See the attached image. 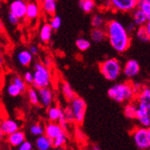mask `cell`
<instances>
[{"instance_id": "44dd1931", "label": "cell", "mask_w": 150, "mask_h": 150, "mask_svg": "<svg viewBox=\"0 0 150 150\" xmlns=\"http://www.w3.org/2000/svg\"><path fill=\"white\" fill-rule=\"evenodd\" d=\"M43 11L50 15V16H55L56 8H57V0H42L41 2Z\"/></svg>"}, {"instance_id": "d4e9b609", "label": "cell", "mask_w": 150, "mask_h": 150, "mask_svg": "<svg viewBox=\"0 0 150 150\" xmlns=\"http://www.w3.org/2000/svg\"><path fill=\"white\" fill-rule=\"evenodd\" d=\"M27 93H28V101L32 105H38L40 101V95L39 92L37 91L35 87H30L27 90Z\"/></svg>"}, {"instance_id": "8fae6325", "label": "cell", "mask_w": 150, "mask_h": 150, "mask_svg": "<svg viewBox=\"0 0 150 150\" xmlns=\"http://www.w3.org/2000/svg\"><path fill=\"white\" fill-rule=\"evenodd\" d=\"M140 66L136 59H129L127 61L123 68V72L127 78H133L139 73Z\"/></svg>"}, {"instance_id": "f546056e", "label": "cell", "mask_w": 150, "mask_h": 150, "mask_svg": "<svg viewBox=\"0 0 150 150\" xmlns=\"http://www.w3.org/2000/svg\"><path fill=\"white\" fill-rule=\"evenodd\" d=\"M29 131L33 136L40 137L45 134V126H43L41 124H34L30 126Z\"/></svg>"}, {"instance_id": "603a6c76", "label": "cell", "mask_w": 150, "mask_h": 150, "mask_svg": "<svg viewBox=\"0 0 150 150\" xmlns=\"http://www.w3.org/2000/svg\"><path fill=\"white\" fill-rule=\"evenodd\" d=\"M62 109L59 108L58 106H50L48 109L47 112V115H48V119L50 120V122H57L59 121V117H61V115L62 112Z\"/></svg>"}, {"instance_id": "9c48e42d", "label": "cell", "mask_w": 150, "mask_h": 150, "mask_svg": "<svg viewBox=\"0 0 150 150\" xmlns=\"http://www.w3.org/2000/svg\"><path fill=\"white\" fill-rule=\"evenodd\" d=\"M137 116L136 118L138 120L139 124L146 128L150 127V117H149V108L144 105L137 104Z\"/></svg>"}, {"instance_id": "ee69618b", "label": "cell", "mask_w": 150, "mask_h": 150, "mask_svg": "<svg viewBox=\"0 0 150 150\" xmlns=\"http://www.w3.org/2000/svg\"><path fill=\"white\" fill-rule=\"evenodd\" d=\"M145 28H146V31H147V33H148V35H149V38H150V20L147 21V23L145 25Z\"/></svg>"}, {"instance_id": "1f68e13d", "label": "cell", "mask_w": 150, "mask_h": 150, "mask_svg": "<svg viewBox=\"0 0 150 150\" xmlns=\"http://www.w3.org/2000/svg\"><path fill=\"white\" fill-rule=\"evenodd\" d=\"M75 43H76V47L81 51H85L91 47V43H90V41L87 40L86 39H83V38H80V39H78L76 40Z\"/></svg>"}, {"instance_id": "74e56055", "label": "cell", "mask_w": 150, "mask_h": 150, "mask_svg": "<svg viewBox=\"0 0 150 150\" xmlns=\"http://www.w3.org/2000/svg\"><path fill=\"white\" fill-rule=\"evenodd\" d=\"M7 19H8V22L13 25V26H18L19 24V18L17 17V16H15L14 14L8 12V15H7Z\"/></svg>"}, {"instance_id": "681fc988", "label": "cell", "mask_w": 150, "mask_h": 150, "mask_svg": "<svg viewBox=\"0 0 150 150\" xmlns=\"http://www.w3.org/2000/svg\"><path fill=\"white\" fill-rule=\"evenodd\" d=\"M141 1H145V2H147V3H150V0H141Z\"/></svg>"}, {"instance_id": "83f0119b", "label": "cell", "mask_w": 150, "mask_h": 150, "mask_svg": "<svg viewBox=\"0 0 150 150\" xmlns=\"http://www.w3.org/2000/svg\"><path fill=\"white\" fill-rule=\"evenodd\" d=\"M105 22L102 16L100 15H93L91 19V25L93 28H103V27H105Z\"/></svg>"}, {"instance_id": "f6af8a7d", "label": "cell", "mask_w": 150, "mask_h": 150, "mask_svg": "<svg viewBox=\"0 0 150 150\" xmlns=\"http://www.w3.org/2000/svg\"><path fill=\"white\" fill-rule=\"evenodd\" d=\"M50 59H45V62H44V65L45 66H47V67H49L50 66Z\"/></svg>"}, {"instance_id": "8992f818", "label": "cell", "mask_w": 150, "mask_h": 150, "mask_svg": "<svg viewBox=\"0 0 150 150\" xmlns=\"http://www.w3.org/2000/svg\"><path fill=\"white\" fill-rule=\"evenodd\" d=\"M70 106L73 112L75 122H77L78 124H81L84 121L85 118V112L87 107L85 101L81 98V97L76 96L72 101H71Z\"/></svg>"}, {"instance_id": "cb8c5ba5", "label": "cell", "mask_w": 150, "mask_h": 150, "mask_svg": "<svg viewBox=\"0 0 150 150\" xmlns=\"http://www.w3.org/2000/svg\"><path fill=\"white\" fill-rule=\"evenodd\" d=\"M62 94L65 97V99L67 101H72L75 97H76V94H75L73 89L71 88V84L67 81H63V83L62 85Z\"/></svg>"}, {"instance_id": "7a4b0ae2", "label": "cell", "mask_w": 150, "mask_h": 150, "mask_svg": "<svg viewBox=\"0 0 150 150\" xmlns=\"http://www.w3.org/2000/svg\"><path fill=\"white\" fill-rule=\"evenodd\" d=\"M107 94L112 100L117 103L131 101L137 95L134 93L133 83H130V82H123V83H116L112 85L108 90Z\"/></svg>"}, {"instance_id": "5bb4252c", "label": "cell", "mask_w": 150, "mask_h": 150, "mask_svg": "<svg viewBox=\"0 0 150 150\" xmlns=\"http://www.w3.org/2000/svg\"><path fill=\"white\" fill-rule=\"evenodd\" d=\"M40 13V6L35 0H29L28 2V6H27V15L26 18L29 21H32L36 18H39Z\"/></svg>"}, {"instance_id": "4316f807", "label": "cell", "mask_w": 150, "mask_h": 150, "mask_svg": "<svg viewBox=\"0 0 150 150\" xmlns=\"http://www.w3.org/2000/svg\"><path fill=\"white\" fill-rule=\"evenodd\" d=\"M137 105L134 103H127L124 108V115L126 118L134 119L137 116Z\"/></svg>"}, {"instance_id": "f1b7e54d", "label": "cell", "mask_w": 150, "mask_h": 150, "mask_svg": "<svg viewBox=\"0 0 150 150\" xmlns=\"http://www.w3.org/2000/svg\"><path fill=\"white\" fill-rule=\"evenodd\" d=\"M136 35H137V38L142 42H148L150 41V38H149V35L146 31V29L144 27H138L137 29V32H136Z\"/></svg>"}, {"instance_id": "2e32d148", "label": "cell", "mask_w": 150, "mask_h": 150, "mask_svg": "<svg viewBox=\"0 0 150 150\" xmlns=\"http://www.w3.org/2000/svg\"><path fill=\"white\" fill-rule=\"evenodd\" d=\"M25 141H26L25 134L20 130L15 132L11 134L10 136L7 137V142H8V144L14 147H18L21 144H23Z\"/></svg>"}, {"instance_id": "52a82bcc", "label": "cell", "mask_w": 150, "mask_h": 150, "mask_svg": "<svg viewBox=\"0 0 150 150\" xmlns=\"http://www.w3.org/2000/svg\"><path fill=\"white\" fill-rule=\"evenodd\" d=\"M140 0H111L112 9L118 12H133L138 6Z\"/></svg>"}, {"instance_id": "d6986e66", "label": "cell", "mask_w": 150, "mask_h": 150, "mask_svg": "<svg viewBox=\"0 0 150 150\" xmlns=\"http://www.w3.org/2000/svg\"><path fill=\"white\" fill-rule=\"evenodd\" d=\"M32 59H33V55L28 50H22L18 51V53L17 54V61L20 65L24 67H28L30 65Z\"/></svg>"}, {"instance_id": "277c9868", "label": "cell", "mask_w": 150, "mask_h": 150, "mask_svg": "<svg viewBox=\"0 0 150 150\" xmlns=\"http://www.w3.org/2000/svg\"><path fill=\"white\" fill-rule=\"evenodd\" d=\"M34 82L33 87L40 89L49 87L50 84V72L49 68L41 62H36L34 64Z\"/></svg>"}, {"instance_id": "5b68a950", "label": "cell", "mask_w": 150, "mask_h": 150, "mask_svg": "<svg viewBox=\"0 0 150 150\" xmlns=\"http://www.w3.org/2000/svg\"><path fill=\"white\" fill-rule=\"evenodd\" d=\"M133 139L137 147L140 150H146L149 148V134L148 128L146 127H138L133 132Z\"/></svg>"}, {"instance_id": "d6a6232c", "label": "cell", "mask_w": 150, "mask_h": 150, "mask_svg": "<svg viewBox=\"0 0 150 150\" xmlns=\"http://www.w3.org/2000/svg\"><path fill=\"white\" fill-rule=\"evenodd\" d=\"M12 82L16 84L21 90L22 93L27 91V82L25 81L24 79H22L21 77H19V76H14L13 79H12Z\"/></svg>"}, {"instance_id": "c3c4849f", "label": "cell", "mask_w": 150, "mask_h": 150, "mask_svg": "<svg viewBox=\"0 0 150 150\" xmlns=\"http://www.w3.org/2000/svg\"><path fill=\"white\" fill-rule=\"evenodd\" d=\"M54 150H68V149H66L64 147H62V148H55Z\"/></svg>"}, {"instance_id": "d590c367", "label": "cell", "mask_w": 150, "mask_h": 150, "mask_svg": "<svg viewBox=\"0 0 150 150\" xmlns=\"http://www.w3.org/2000/svg\"><path fill=\"white\" fill-rule=\"evenodd\" d=\"M50 25L51 26V28H53V30H57V29L59 28L62 25V19L59 16H52V18H50Z\"/></svg>"}, {"instance_id": "6da1fadb", "label": "cell", "mask_w": 150, "mask_h": 150, "mask_svg": "<svg viewBox=\"0 0 150 150\" xmlns=\"http://www.w3.org/2000/svg\"><path fill=\"white\" fill-rule=\"evenodd\" d=\"M110 45L120 53L126 51L131 44V38L126 28L118 20H109L104 27Z\"/></svg>"}, {"instance_id": "4fadbf2b", "label": "cell", "mask_w": 150, "mask_h": 150, "mask_svg": "<svg viewBox=\"0 0 150 150\" xmlns=\"http://www.w3.org/2000/svg\"><path fill=\"white\" fill-rule=\"evenodd\" d=\"M38 92H39L40 103L44 107H50V104L53 101V93L49 87H45L38 89Z\"/></svg>"}, {"instance_id": "836d02e7", "label": "cell", "mask_w": 150, "mask_h": 150, "mask_svg": "<svg viewBox=\"0 0 150 150\" xmlns=\"http://www.w3.org/2000/svg\"><path fill=\"white\" fill-rule=\"evenodd\" d=\"M21 90L15 84L13 83V82H11V83L8 84V86H7V93H8L10 96L12 97H16V96H18L20 93H21Z\"/></svg>"}, {"instance_id": "7bdbcfd3", "label": "cell", "mask_w": 150, "mask_h": 150, "mask_svg": "<svg viewBox=\"0 0 150 150\" xmlns=\"http://www.w3.org/2000/svg\"><path fill=\"white\" fill-rule=\"evenodd\" d=\"M76 137H77L79 139H83V138L85 137L84 134L82 133V132H81V131H78V132H77V134H76Z\"/></svg>"}, {"instance_id": "3957f363", "label": "cell", "mask_w": 150, "mask_h": 150, "mask_svg": "<svg viewBox=\"0 0 150 150\" xmlns=\"http://www.w3.org/2000/svg\"><path fill=\"white\" fill-rule=\"evenodd\" d=\"M99 70L103 76L108 81H115L123 71L121 63L115 58L107 59L102 62L99 64Z\"/></svg>"}, {"instance_id": "e0dca14e", "label": "cell", "mask_w": 150, "mask_h": 150, "mask_svg": "<svg viewBox=\"0 0 150 150\" xmlns=\"http://www.w3.org/2000/svg\"><path fill=\"white\" fill-rule=\"evenodd\" d=\"M132 19L134 23L137 26V28L144 27L148 21V18L146 16V14L142 11L139 7H137V8L132 12Z\"/></svg>"}, {"instance_id": "7402d4cb", "label": "cell", "mask_w": 150, "mask_h": 150, "mask_svg": "<svg viewBox=\"0 0 150 150\" xmlns=\"http://www.w3.org/2000/svg\"><path fill=\"white\" fill-rule=\"evenodd\" d=\"M91 39L93 42L100 43L107 39V34L104 28H93L91 31Z\"/></svg>"}, {"instance_id": "bcb514c9", "label": "cell", "mask_w": 150, "mask_h": 150, "mask_svg": "<svg viewBox=\"0 0 150 150\" xmlns=\"http://www.w3.org/2000/svg\"><path fill=\"white\" fill-rule=\"evenodd\" d=\"M92 150H100V148H99V146H93L92 147Z\"/></svg>"}, {"instance_id": "f35d334b", "label": "cell", "mask_w": 150, "mask_h": 150, "mask_svg": "<svg viewBox=\"0 0 150 150\" xmlns=\"http://www.w3.org/2000/svg\"><path fill=\"white\" fill-rule=\"evenodd\" d=\"M23 79L27 82V84H33V82H34V75L30 71H27L24 74V78Z\"/></svg>"}, {"instance_id": "7dc6e473", "label": "cell", "mask_w": 150, "mask_h": 150, "mask_svg": "<svg viewBox=\"0 0 150 150\" xmlns=\"http://www.w3.org/2000/svg\"><path fill=\"white\" fill-rule=\"evenodd\" d=\"M148 134H149V150H150V127L148 128Z\"/></svg>"}, {"instance_id": "ba28073f", "label": "cell", "mask_w": 150, "mask_h": 150, "mask_svg": "<svg viewBox=\"0 0 150 150\" xmlns=\"http://www.w3.org/2000/svg\"><path fill=\"white\" fill-rule=\"evenodd\" d=\"M28 2L25 0H12L9 4V12L17 16L19 19L26 18Z\"/></svg>"}, {"instance_id": "484cf974", "label": "cell", "mask_w": 150, "mask_h": 150, "mask_svg": "<svg viewBox=\"0 0 150 150\" xmlns=\"http://www.w3.org/2000/svg\"><path fill=\"white\" fill-rule=\"evenodd\" d=\"M79 6L83 12L90 13L94 9L95 0H79Z\"/></svg>"}, {"instance_id": "f907efd6", "label": "cell", "mask_w": 150, "mask_h": 150, "mask_svg": "<svg viewBox=\"0 0 150 150\" xmlns=\"http://www.w3.org/2000/svg\"><path fill=\"white\" fill-rule=\"evenodd\" d=\"M149 117H150V107H149Z\"/></svg>"}, {"instance_id": "8d00e7d4", "label": "cell", "mask_w": 150, "mask_h": 150, "mask_svg": "<svg viewBox=\"0 0 150 150\" xmlns=\"http://www.w3.org/2000/svg\"><path fill=\"white\" fill-rule=\"evenodd\" d=\"M63 111H64V115H65V117H66V119H67V121H68L69 123L75 121L74 115H73V112H72L71 106L65 108Z\"/></svg>"}, {"instance_id": "e575fe53", "label": "cell", "mask_w": 150, "mask_h": 150, "mask_svg": "<svg viewBox=\"0 0 150 150\" xmlns=\"http://www.w3.org/2000/svg\"><path fill=\"white\" fill-rule=\"evenodd\" d=\"M137 7H139V8L146 14V16L147 17L148 20H150V3L141 1L140 0Z\"/></svg>"}, {"instance_id": "9a60e30c", "label": "cell", "mask_w": 150, "mask_h": 150, "mask_svg": "<svg viewBox=\"0 0 150 150\" xmlns=\"http://www.w3.org/2000/svg\"><path fill=\"white\" fill-rule=\"evenodd\" d=\"M137 104L150 107V88L145 86L137 95Z\"/></svg>"}, {"instance_id": "30bf717a", "label": "cell", "mask_w": 150, "mask_h": 150, "mask_svg": "<svg viewBox=\"0 0 150 150\" xmlns=\"http://www.w3.org/2000/svg\"><path fill=\"white\" fill-rule=\"evenodd\" d=\"M65 131L62 129L59 124H57L56 122H50L45 125V134L46 136L52 140H54L56 137H58L59 134H63Z\"/></svg>"}, {"instance_id": "7c38bea8", "label": "cell", "mask_w": 150, "mask_h": 150, "mask_svg": "<svg viewBox=\"0 0 150 150\" xmlns=\"http://www.w3.org/2000/svg\"><path fill=\"white\" fill-rule=\"evenodd\" d=\"M19 126L12 119H5L4 121L1 123V126H0V132L1 134H5V136H10L11 134L18 131Z\"/></svg>"}, {"instance_id": "ffe728a7", "label": "cell", "mask_w": 150, "mask_h": 150, "mask_svg": "<svg viewBox=\"0 0 150 150\" xmlns=\"http://www.w3.org/2000/svg\"><path fill=\"white\" fill-rule=\"evenodd\" d=\"M52 30L53 28H51L50 23H45L42 25L40 30V39L43 43H49L51 40Z\"/></svg>"}, {"instance_id": "60d3db41", "label": "cell", "mask_w": 150, "mask_h": 150, "mask_svg": "<svg viewBox=\"0 0 150 150\" xmlns=\"http://www.w3.org/2000/svg\"><path fill=\"white\" fill-rule=\"evenodd\" d=\"M137 25L134 23V22L132 21V22H130V23H128V25H127V27H126V30L128 31V33H132V32H134V30H137Z\"/></svg>"}, {"instance_id": "4dcf8cb0", "label": "cell", "mask_w": 150, "mask_h": 150, "mask_svg": "<svg viewBox=\"0 0 150 150\" xmlns=\"http://www.w3.org/2000/svg\"><path fill=\"white\" fill-rule=\"evenodd\" d=\"M66 141H67V137L65 133L59 134L58 137H56L53 140V147L54 148H62L65 146L66 144Z\"/></svg>"}, {"instance_id": "ac0fdd59", "label": "cell", "mask_w": 150, "mask_h": 150, "mask_svg": "<svg viewBox=\"0 0 150 150\" xmlns=\"http://www.w3.org/2000/svg\"><path fill=\"white\" fill-rule=\"evenodd\" d=\"M35 145L38 150H50L53 146V140L48 137L46 134H42L38 137Z\"/></svg>"}, {"instance_id": "b9f144b4", "label": "cell", "mask_w": 150, "mask_h": 150, "mask_svg": "<svg viewBox=\"0 0 150 150\" xmlns=\"http://www.w3.org/2000/svg\"><path fill=\"white\" fill-rule=\"evenodd\" d=\"M29 51L31 52L32 53V55L34 56V55H37L38 53H39V47L37 46V45H31L30 47H29V50H28Z\"/></svg>"}, {"instance_id": "ab89813d", "label": "cell", "mask_w": 150, "mask_h": 150, "mask_svg": "<svg viewBox=\"0 0 150 150\" xmlns=\"http://www.w3.org/2000/svg\"><path fill=\"white\" fill-rule=\"evenodd\" d=\"M18 150H32V144L28 141H25L18 147Z\"/></svg>"}]
</instances>
